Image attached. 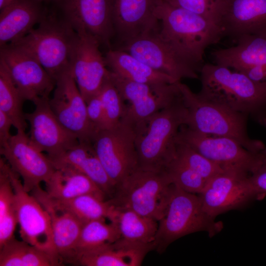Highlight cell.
<instances>
[{"mask_svg": "<svg viewBox=\"0 0 266 266\" xmlns=\"http://www.w3.org/2000/svg\"><path fill=\"white\" fill-rule=\"evenodd\" d=\"M154 15L159 36L184 61L199 71L206 48L223 37L215 22L185 9L158 0Z\"/></svg>", "mask_w": 266, "mask_h": 266, "instance_id": "obj_1", "label": "cell"}, {"mask_svg": "<svg viewBox=\"0 0 266 266\" xmlns=\"http://www.w3.org/2000/svg\"><path fill=\"white\" fill-rule=\"evenodd\" d=\"M201 99L250 117L266 127V92L244 73L206 63L200 71Z\"/></svg>", "mask_w": 266, "mask_h": 266, "instance_id": "obj_2", "label": "cell"}, {"mask_svg": "<svg viewBox=\"0 0 266 266\" xmlns=\"http://www.w3.org/2000/svg\"><path fill=\"white\" fill-rule=\"evenodd\" d=\"M178 85L185 110L183 125L202 134L234 139L252 152H261L266 149L261 141L249 136L248 117L201 99L181 81Z\"/></svg>", "mask_w": 266, "mask_h": 266, "instance_id": "obj_3", "label": "cell"}, {"mask_svg": "<svg viewBox=\"0 0 266 266\" xmlns=\"http://www.w3.org/2000/svg\"><path fill=\"white\" fill-rule=\"evenodd\" d=\"M185 110L181 98L152 117L136 135L138 168L164 172L175 156L177 137L184 125Z\"/></svg>", "mask_w": 266, "mask_h": 266, "instance_id": "obj_4", "label": "cell"}, {"mask_svg": "<svg viewBox=\"0 0 266 266\" xmlns=\"http://www.w3.org/2000/svg\"><path fill=\"white\" fill-rule=\"evenodd\" d=\"M223 227L221 222L216 221L204 210L198 194L175 186L166 211L159 221L154 249L162 253L175 240L199 232H205L212 237Z\"/></svg>", "mask_w": 266, "mask_h": 266, "instance_id": "obj_5", "label": "cell"}, {"mask_svg": "<svg viewBox=\"0 0 266 266\" xmlns=\"http://www.w3.org/2000/svg\"><path fill=\"white\" fill-rule=\"evenodd\" d=\"M76 35L67 21L44 18L37 28L9 44L33 57L56 80L70 69Z\"/></svg>", "mask_w": 266, "mask_h": 266, "instance_id": "obj_6", "label": "cell"}, {"mask_svg": "<svg viewBox=\"0 0 266 266\" xmlns=\"http://www.w3.org/2000/svg\"><path fill=\"white\" fill-rule=\"evenodd\" d=\"M174 187L165 172L138 168L116 187L108 200L116 207L130 209L159 221Z\"/></svg>", "mask_w": 266, "mask_h": 266, "instance_id": "obj_7", "label": "cell"}, {"mask_svg": "<svg viewBox=\"0 0 266 266\" xmlns=\"http://www.w3.org/2000/svg\"><path fill=\"white\" fill-rule=\"evenodd\" d=\"M177 139L225 171L250 175L266 161V149L252 152L234 139L202 134L185 125L180 127Z\"/></svg>", "mask_w": 266, "mask_h": 266, "instance_id": "obj_8", "label": "cell"}, {"mask_svg": "<svg viewBox=\"0 0 266 266\" xmlns=\"http://www.w3.org/2000/svg\"><path fill=\"white\" fill-rule=\"evenodd\" d=\"M136 138L134 129L121 120L99 131L93 139L96 153L116 188L138 168Z\"/></svg>", "mask_w": 266, "mask_h": 266, "instance_id": "obj_9", "label": "cell"}, {"mask_svg": "<svg viewBox=\"0 0 266 266\" xmlns=\"http://www.w3.org/2000/svg\"><path fill=\"white\" fill-rule=\"evenodd\" d=\"M7 169L14 190L15 208L21 238L32 245L58 255L48 213L38 200L26 191L20 176L7 163Z\"/></svg>", "mask_w": 266, "mask_h": 266, "instance_id": "obj_10", "label": "cell"}, {"mask_svg": "<svg viewBox=\"0 0 266 266\" xmlns=\"http://www.w3.org/2000/svg\"><path fill=\"white\" fill-rule=\"evenodd\" d=\"M49 104L60 123L79 141L93 142L97 133L88 119L86 102L70 69L56 79Z\"/></svg>", "mask_w": 266, "mask_h": 266, "instance_id": "obj_11", "label": "cell"}, {"mask_svg": "<svg viewBox=\"0 0 266 266\" xmlns=\"http://www.w3.org/2000/svg\"><path fill=\"white\" fill-rule=\"evenodd\" d=\"M76 32L70 71L86 101L99 93L110 72L100 50L99 40L86 32Z\"/></svg>", "mask_w": 266, "mask_h": 266, "instance_id": "obj_12", "label": "cell"}, {"mask_svg": "<svg viewBox=\"0 0 266 266\" xmlns=\"http://www.w3.org/2000/svg\"><path fill=\"white\" fill-rule=\"evenodd\" d=\"M158 30L124 42L119 49L129 53L155 70L171 76L176 81H181L183 78H199L200 71L181 59L161 38Z\"/></svg>", "mask_w": 266, "mask_h": 266, "instance_id": "obj_13", "label": "cell"}, {"mask_svg": "<svg viewBox=\"0 0 266 266\" xmlns=\"http://www.w3.org/2000/svg\"><path fill=\"white\" fill-rule=\"evenodd\" d=\"M0 60L5 65L24 101L34 103L50 99L56 80L33 57L8 44L0 47Z\"/></svg>", "mask_w": 266, "mask_h": 266, "instance_id": "obj_14", "label": "cell"}, {"mask_svg": "<svg viewBox=\"0 0 266 266\" xmlns=\"http://www.w3.org/2000/svg\"><path fill=\"white\" fill-rule=\"evenodd\" d=\"M1 155L22 179L24 189L31 192L45 183L55 170L49 158L31 141L25 131H17L0 148Z\"/></svg>", "mask_w": 266, "mask_h": 266, "instance_id": "obj_15", "label": "cell"}, {"mask_svg": "<svg viewBox=\"0 0 266 266\" xmlns=\"http://www.w3.org/2000/svg\"><path fill=\"white\" fill-rule=\"evenodd\" d=\"M248 176L236 171H224L209 180L199 194L204 210L216 218L222 213L241 208L256 200Z\"/></svg>", "mask_w": 266, "mask_h": 266, "instance_id": "obj_16", "label": "cell"}, {"mask_svg": "<svg viewBox=\"0 0 266 266\" xmlns=\"http://www.w3.org/2000/svg\"><path fill=\"white\" fill-rule=\"evenodd\" d=\"M50 99L34 103V110L25 113L30 126L29 137L40 151L46 152L50 160L60 156L79 142L58 120L49 104Z\"/></svg>", "mask_w": 266, "mask_h": 266, "instance_id": "obj_17", "label": "cell"}, {"mask_svg": "<svg viewBox=\"0 0 266 266\" xmlns=\"http://www.w3.org/2000/svg\"><path fill=\"white\" fill-rule=\"evenodd\" d=\"M66 21L76 32H84L109 44L115 32L113 0H64Z\"/></svg>", "mask_w": 266, "mask_h": 266, "instance_id": "obj_18", "label": "cell"}, {"mask_svg": "<svg viewBox=\"0 0 266 266\" xmlns=\"http://www.w3.org/2000/svg\"><path fill=\"white\" fill-rule=\"evenodd\" d=\"M218 25L223 36L235 40L266 34V0H224Z\"/></svg>", "mask_w": 266, "mask_h": 266, "instance_id": "obj_19", "label": "cell"}, {"mask_svg": "<svg viewBox=\"0 0 266 266\" xmlns=\"http://www.w3.org/2000/svg\"><path fill=\"white\" fill-rule=\"evenodd\" d=\"M158 0H113V21L123 43L156 31L159 22L154 15Z\"/></svg>", "mask_w": 266, "mask_h": 266, "instance_id": "obj_20", "label": "cell"}, {"mask_svg": "<svg viewBox=\"0 0 266 266\" xmlns=\"http://www.w3.org/2000/svg\"><path fill=\"white\" fill-rule=\"evenodd\" d=\"M31 193L48 213L55 250L63 262L68 263L84 223L71 213L55 206L40 187Z\"/></svg>", "mask_w": 266, "mask_h": 266, "instance_id": "obj_21", "label": "cell"}, {"mask_svg": "<svg viewBox=\"0 0 266 266\" xmlns=\"http://www.w3.org/2000/svg\"><path fill=\"white\" fill-rule=\"evenodd\" d=\"M153 244H143L120 238L116 241L77 256L72 264L83 266H138Z\"/></svg>", "mask_w": 266, "mask_h": 266, "instance_id": "obj_22", "label": "cell"}, {"mask_svg": "<svg viewBox=\"0 0 266 266\" xmlns=\"http://www.w3.org/2000/svg\"><path fill=\"white\" fill-rule=\"evenodd\" d=\"M50 160L55 168H70L89 177L105 193L107 199L113 196L116 187L98 158L92 143L79 141L60 156Z\"/></svg>", "mask_w": 266, "mask_h": 266, "instance_id": "obj_23", "label": "cell"}, {"mask_svg": "<svg viewBox=\"0 0 266 266\" xmlns=\"http://www.w3.org/2000/svg\"><path fill=\"white\" fill-rule=\"evenodd\" d=\"M178 82L161 83L152 93L130 102L121 120L133 128L136 135L139 133L152 117L181 98Z\"/></svg>", "mask_w": 266, "mask_h": 266, "instance_id": "obj_24", "label": "cell"}, {"mask_svg": "<svg viewBox=\"0 0 266 266\" xmlns=\"http://www.w3.org/2000/svg\"><path fill=\"white\" fill-rule=\"evenodd\" d=\"M236 41L235 46L212 53L214 64L240 72L266 67V34L245 35Z\"/></svg>", "mask_w": 266, "mask_h": 266, "instance_id": "obj_25", "label": "cell"}, {"mask_svg": "<svg viewBox=\"0 0 266 266\" xmlns=\"http://www.w3.org/2000/svg\"><path fill=\"white\" fill-rule=\"evenodd\" d=\"M35 0H17L0 10V47L25 36L43 19Z\"/></svg>", "mask_w": 266, "mask_h": 266, "instance_id": "obj_26", "label": "cell"}, {"mask_svg": "<svg viewBox=\"0 0 266 266\" xmlns=\"http://www.w3.org/2000/svg\"><path fill=\"white\" fill-rule=\"evenodd\" d=\"M45 185L46 194L54 200H65L84 194H93L108 200L105 193L92 179L68 167L55 168Z\"/></svg>", "mask_w": 266, "mask_h": 266, "instance_id": "obj_27", "label": "cell"}, {"mask_svg": "<svg viewBox=\"0 0 266 266\" xmlns=\"http://www.w3.org/2000/svg\"><path fill=\"white\" fill-rule=\"evenodd\" d=\"M105 60L107 66L112 72L127 80L142 83L178 82L119 49L109 50L106 54Z\"/></svg>", "mask_w": 266, "mask_h": 266, "instance_id": "obj_28", "label": "cell"}, {"mask_svg": "<svg viewBox=\"0 0 266 266\" xmlns=\"http://www.w3.org/2000/svg\"><path fill=\"white\" fill-rule=\"evenodd\" d=\"M109 220L117 226L123 239L154 246L159 226L157 220L130 209L116 207Z\"/></svg>", "mask_w": 266, "mask_h": 266, "instance_id": "obj_29", "label": "cell"}, {"mask_svg": "<svg viewBox=\"0 0 266 266\" xmlns=\"http://www.w3.org/2000/svg\"><path fill=\"white\" fill-rule=\"evenodd\" d=\"M63 261L56 254L14 238L0 247V266H55Z\"/></svg>", "mask_w": 266, "mask_h": 266, "instance_id": "obj_30", "label": "cell"}, {"mask_svg": "<svg viewBox=\"0 0 266 266\" xmlns=\"http://www.w3.org/2000/svg\"><path fill=\"white\" fill-rule=\"evenodd\" d=\"M48 197L55 206L71 213L84 223L99 219L109 220L115 208L108 200L93 194H84L65 200Z\"/></svg>", "mask_w": 266, "mask_h": 266, "instance_id": "obj_31", "label": "cell"}, {"mask_svg": "<svg viewBox=\"0 0 266 266\" xmlns=\"http://www.w3.org/2000/svg\"><path fill=\"white\" fill-rule=\"evenodd\" d=\"M106 219H99L84 223L68 263L83 253L114 242L121 238L117 226Z\"/></svg>", "mask_w": 266, "mask_h": 266, "instance_id": "obj_32", "label": "cell"}, {"mask_svg": "<svg viewBox=\"0 0 266 266\" xmlns=\"http://www.w3.org/2000/svg\"><path fill=\"white\" fill-rule=\"evenodd\" d=\"M18 224L13 188L7 169V162L0 159V247L14 238Z\"/></svg>", "mask_w": 266, "mask_h": 266, "instance_id": "obj_33", "label": "cell"}, {"mask_svg": "<svg viewBox=\"0 0 266 266\" xmlns=\"http://www.w3.org/2000/svg\"><path fill=\"white\" fill-rule=\"evenodd\" d=\"M24 101L5 65L0 60V110L10 118L17 131L25 132L27 121L23 110Z\"/></svg>", "mask_w": 266, "mask_h": 266, "instance_id": "obj_34", "label": "cell"}, {"mask_svg": "<svg viewBox=\"0 0 266 266\" xmlns=\"http://www.w3.org/2000/svg\"><path fill=\"white\" fill-rule=\"evenodd\" d=\"M164 172L175 186L189 193L200 194L207 183L204 179L178 160L175 156Z\"/></svg>", "mask_w": 266, "mask_h": 266, "instance_id": "obj_35", "label": "cell"}, {"mask_svg": "<svg viewBox=\"0 0 266 266\" xmlns=\"http://www.w3.org/2000/svg\"><path fill=\"white\" fill-rule=\"evenodd\" d=\"M175 157L198 173L207 182L217 174L225 171L220 166L177 139Z\"/></svg>", "mask_w": 266, "mask_h": 266, "instance_id": "obj_36", "label": "cell"}, {"mask_svg": "<svg viewBox=\"0 0 266 266\" xmlns=\"http://www.w3.org/2000/svg\"><path fill=\"white\" fill-rule=\"evenodd\" d=\"M99 94L104 114L102 130L113 128L119 123L123 115L126 107L125 100L110 77L103 85Z\"/></svg>", "mask_w": 266, "mask_h": 266, "instance_id": "obj_37", "label": "cell"}, {"mask_svg": "<svg viewBox=\"0 0 266 266\" xmlns=\"http://www.w3.org/2000/svg\"><path fill=\"white\" fill-rule=\"evenodd\" d=\"M164 0L172 5L201 15L216 23L218 25L224 1V0Z\"/></svg>", "mask_w": 266, "mask_h": 266, "instance_id": "obj_38", "label": "cell"}, {"mask_svg": "<svg viewBox=\"0 0 266 266\" xmlns=\"http://www.w3.org/2000/svg\"><path fill=\"white\" fill-rule=\"evenodd\" d=\"M86 102L88 119L98 133L102 130L104 121L102 103L99 93L91 97Z\"/></svg>", "mask_w": 266, "mask_h": 266, "instance_id": "obj_39", "label": "cell"}, {"mask_svg": "<svg viewBox=\"0 0 266 266\" xmlns=\"http://www.w3.org/2000/svg\"><path fill=\"white\" fill-rule=\"evenodd\" d=\"M248 181L257 199L266 194V161L248 176Z\"/></svg>", "mask_w": 266, "mask_h": 266, "instance_id": "obj_40", "label": "cell"}, {"mask_svg": "<svg viewBox=\"0 0 266 266\" xmlns=\"http://www.w3.org/2000/svg\"><path fill=\"white\" fill-rule=\"evenodd\" d=\"M12 126V120L0 110V148L5 146L11 137L10 131Z\"/></svg>", "mask_w": 266, "mask_h": 266, "instance_id": "obj_41", "label": "cell"}, {"mask_svg": "<svg viewBox=\"0 0 266 266\" xmlns=\"http://www.w3.org/2000/svg\"><path fill=\"white\" fill-rule=\"evenodd\" d=\"M17 0H0V9L7 6Z\"/></svg>", "mask_w": 266, "mask_h": 266, "instance_id": "obj_42", "label": "cell"}, {"mask_svg": "<svg viewBox=\"0 0 266 266\" xmlns=\"http://www.w3.org/2000/svg\"><path fill=\"white\" fill-rule=\"evenodd\" d=\"M38 2H39V1H43V0H35Z\"/></svg>", "mask_w": 266, "mask_h": 266, "instance_id": "obj_43", "label": "cell"}]
</instances>
